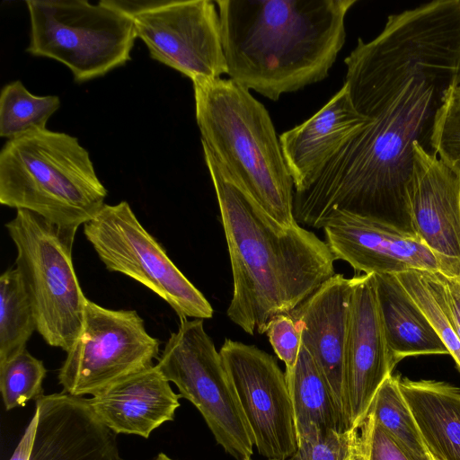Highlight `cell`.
Segmentation results:
<instances>
[{
	"mask_svg": "<svg viewBox=\"0 0 460 460\" xmlns=\"http://www.w3.org/2000/svg\"><path fill=\"white\" fill-rule=\"evenodd\" d=\"M344 62V84L368 122L307 190L295 192V218L318 229L349 213L418 237L409 200L413 146L435 153L436 119L460 85V39L437 52L417 38L376 37L359 42Z\"/></svg>",
	"mask_w": 460,
	"mask_h": 460,
	"instance_id": "6da1fadb",
	"label": "cell"
},
{
	"mask_svg": "<svg viewBox=\"0 0 460 460\" xmlns=\"http://www.w3.org/2000/svg\"><path fill=\"white\" fill-rule=\"evenodd\" d=\"M202 147L231 263L233 296L226 314L248 334H264L275 315L289 314L335 274L336 259L313 232L276 222Z\"/></svg>",
	"mask_w": 460,
	"mask_h": 460,
	"instance_id": "7a4b0ae2",
	"label": "cell"
},
{
	"mask_svg": "<svg viewBox=\"0 0 460 460\" xmlns=\"http://www.w3.org/2000/svg\"><path fill=\"white\" fill-rule=\"evenodd\" d=\"M358 0H217L227 75L272 101L323 80Z\"/></svg>",
	"mask_w": 460,
	"mask_h": 460,
	"instance_id": "3957f363",
	"label": "cell"
},
{
	"mask_svg": "<svg viewBox=\"0 0 460 460\" xmlns=\"http://www.w3.org/2000/svg\"><path fill=\"white\" fill-rule=\"evenodd\" d=\"M192 84L202 145L276 222L297 226L294 182L264 105L230 78Z\"/></svg>",
	"mask_w": 460,
	"mask_h": 460,
	"instance_id": "277c9868",
	"label": "cell"
},
{
	"mask_svg": "<svg viewBox=\"0 0 460 460\" xmlns=\"http://www.w3.org/2000/svg\"><path fill=\"white\" fill-rule=\"evenodd\" d=\"M107 190L78 139L47 128L7 140L0 152V203L78 228L105 205Z\"/></svg>",
	"mask_w": 460,
	"mask_h": 460,
	"instance_id": "5b68a950",
	"label": "cell"
},
{
	"mask_svg": "<svg viewBox=\"0 0 460 460\" xmlns=\"http://www.w3.org/2000/svg\"><path fill=\"white\" fill-rule=\"evenodd\" d=\"M5 228L16 247L15 268L31 299L37 332L47 344L67 352L83 328L88 300L72 258L78 228L23 209L16 210Z\"/></svg>",
	"mask_w": 460,
	"mask_h": 460,
	"instance_id": "8992f818",
	"label": "cell"
},
{
	"mask_svg": "<svg viewBox=\"0 0 460 460\" xmlns=\"http://www.w3.org/2000/svg\"><path fill=\"white\" fill-rule=\"evenodd\" d=\"M31 55L67 66L77 83L103 76L130 60L133 19L108 0H28Z\"/></svg>",
	"mask_w": 460,
	"mask_h": 460,
	"instance_id": "52a82bcc",
	"label": "cell"
},
{
	"mask_svg": "<svg viewBox=\"0 0 460 460\" xmlns=\"http://www.w3.org/2000/svg\"><path fill=\"white\" fill-rule=\"evenodd\" d=\"M157 360L156 367L197 408L224 450L236 460L251 458L252 434L204 320L180 318Z\"/></svg>",
	"mask_w": 460,
	"mask_h": 460,
	"instance_id": "ba28073f",
	"label": "cell"
},
{
	"mask_svg": "<svg viewBox=\"0 0 460 460\" xmlns=\"http://www.w3.org/2000/svg\"><path fill=\"white\" fill-rule=\"evenodd\" d=\"M84 234L110 271L124 274L164 300L180 318L208 319L213 308L138 221L129 204H105Z\"/></svg>",
	"mask_w": 460,
	"mask_h": 460,
	"instance_id": "9c48e42d",
	"label": "cell"
},
{
	"mask_svg": "<svg viewBox=\"0 0 460 460\" xmlns=\"http://www.w3.org/2000/svg\"><path fill=\"white\" fill-rule=\"evenodd\" d=\"M160 341L135 310H112L87 300L83 328L58 374L63 392L95 395L154 367Z\"/></svg>",
	"mask_w": 460,
	"mask_h": 460,
	"instance_id": "30bf717a",
	"label": "cell"
},
{
	"mask_svg": "<svg viewBox=\"0 0 460 460\" xmlns=\"http://www.w3.org/2000/svg\"><path fill=\"white\" fill-rule=\"evenodd\" d=\"M134 22L150 57L192 82L227 74L215 2L110 0Z\"/></svg>",
	"mask_w": 460,
	"mask_h": 460,
	"instance_id": "8fae6325",
	"label": "cell"
},
{
	"mask_svg": "<svg viewBox=\"0 0 460 460\" xmlns=\"http://www.w3.org/2000/svg\"><path fill=\"white\" fill-rule=\"evenodd\" d=\"M219 352L258 453L267 459H290L298 437L285 373L254 345L226 339Z\"/></svg>",
	"mask_w": 460,
	"mask_h": 460,
	"instance_id": "7c38bea8",
	"label": "cell"
},
{
	"mask_svg": "<svg viewBox=\"0 0 460 460\" xmlns=\"http://www.w3.org/2000/svg\"><path fill=\"white\" fill-rule=\"evenodd\" d=\"M351 279L341 402L345 429H359L377 390L395 367L383 331L375 275Z\"/></svg>",
	"mask_w": 460,
	"mask_h": 460,
	"instance_id": "4fadbf2b",
	"label": "cell"
},
{
	"mask_svg": "<svg viewBox=\"0 0 460 460\" xmlns=\"http://www.w3.org/2000/svg\"><path fill=\"white\" fill-rule=\"evenodd\" d=\"M413 151L409 200L416 235L437 258L438 273L460 278V177L436 153L418 143Z\"/></svg>",
	"mask_w": 460,
	"mask_h": 460,
	"instance_id": "5bb4252c",
	"label": "cell"
},
{
	"mask_svg": "<svg viewBox=\"0 0 460 460\" xmlns=\"http://www.w3.org/2000/svg\"><path fill=\"white\" fill-rule=\"evenodd\" d=\"M336 261L364 274H397L419 270L439 272L432 252L418 238L384 223L339 213L323 226Z\"/></svg>",
	"mask_w": 460,
	"mask_h": 460,
	"instance_id": "9a60e30c",
	"label": "cell"
},
{
	"mask_svg": "<svg viewBox=\"0 0 460 460\" xmlns=\"http://www.w3.org/2000/svg\"><path fill=\"white\" fill-rule=\"evenodd\" d=\"M39 419L30 460H121L111 431L86 398L65 392L36 401Z\"/></svg>",
	"mask_w": 460,
	"mask_h": 460,
	"instance_id": "2e32d148",
	"label": "cell"
},
{
	"mask_svg": "<svg viewBox=\"0 0 460 460\" xmlns=\"http://www.w3.org/2000/svg\"><path fill=\"white\" fill-rule=\"evenodd\" d=\"M368 122L342 87L316 113L282 133L279 143L295 192L307 190L341 149Z\"/></svg>",
	"mask_w": 460,
	"mask_h": 460,
	"instance_id": "e0dca14e",
	"label": "cell"
},
{
	"mask_svg": "<svg viewBox=\"0 0 460 460\" xmlns=\"http://www.w3.org/2000/svg\"><path fill=\"white\" fill-rule=\"evenodd\" d=\"M352 279L335 273L288 314L342 411L344 353ZM343 415V414H342Z\"/></svg>",
	"mask_w": 460,
	"mask_h": 460,
	"instance_id": "ac0fdd59",
	"label": "cell"
},
{
	"mask_svg": "<svg viewBox=\"0 0 460 460\" xmlns=\"http://www.w3.org/2000/svg\"><path fill=\"white\" fill-rule=\"evenodd\" d=\"M180 398L155 365L87 401L98 418L115 434L147 438L155 429L173 420Z\"/></svg>",
	"mask_w": 460,
	"mask_h": 460,
	"instance_id": "d6986e66",
	"label": "cell"
},
{
	"mask_svg": "<svg viewBox=\"0 0 460 460\" xmlns=\"http://www.w3.org/2000/svg\"><path fill=\"white\" fill-rule=\"evenodd\" d=\"M383 331L396 366L407 357L449 354L426 314L395 274H374Z\"/></svg>",
	"mask_w": 460,
	"mask_h": 460,
	"instance_id": "ffe728a7",
	"label": "cell"
},
{
	"mask_svg": "<svg viewBox=\"0 0 460 460\" xmlns=\"http://www.w3.org/2000/svg\"><path fill=\"white\" fill-rule=\"evenodd\" d=\"M399 385L429 454L438 460H460V388L407 377H400Z\"/></svg>",
	"mask_w": 460,
	"mask_h": 460,
	"instance_id": "44dd1931",
	"label": "cell"
},
{
	"mask_svg": "<svg viewBox=\"0 0 460 460\" xmlns=\"http://www.w3.org/2000/svg\"><path fill=\"white\" fill-rule=\"evenodd\" d=\"M285 376L297 435L314 428L346 430L341 409L327 380L302 343L296 365Z\"/></svg>",
	"mask_w": 460,
	"mask_h": 460,
	"instance_id": "7402d4cb",
	"label": "cell"
},
{
	"mask_svg": "<svg viewBox=\"0 0 460 460\" xmlns=\"http://www.w3.org/2000/svg\"><path fill=\"white\" fill-rule=\"evenodd\" d=\"M36 318L31 299L16 268L0 276V363L26 349Z\"/></svg>",
	"mask_w": 460,
	"mask_h": 460,
	"instance_id": "603a6c76",
	"label": "cell"
},
{
	"mask_svg": "<svg viewBox=\"0 0 460 460\" xmlns=\"http://www.w3.org/2000/svg\"><path fill=\"white\" fill-rule=\"evenodd\" d=\"M400 376H389L377 390L368 413L412 460H433L400 388Z\"/></svg>",
	"mask_w": 460,
	"mask_h": 460,
	"instance_id": "cb8c5ba5",
	"label": "cell"
},
{
	"mask_svg": "<svg viewBox=\"0 0 460 460\" xmlns=\"http://www.w3.org/2000/svg\"><path fill=\"white\" fill-rule=\"evenodd\" d=\"M57 95L37 96L19 80L5 84L0 94V136L8 140L46 128L58 110Z\"/></svg>",
	"mask_w": 460,
	"mask_h": 460,
	"instance_id": "d4e9b609",
	"label": "cell"
},
{
	"mask_svg": "<svg viewBox=\"0 0 460 460\" xmlns=\"http://www.w3.org/2000/svg\"><path fill=\"white\" fill-rule=\"evenodd\" d=\"M395 275L426 314L460 370V339L450 317L440 273L411 270Z\"/></svg>",
	"mask_w": 460,
	"mask_h": 460,
	"instance_id": "484cf974",
	"label": "cell"
},
{
	"mask_svg": "<svg viewBox=\"0 0 460 460\" xmlns=\"http://www.w3.org/2000/svg\"><path fill=\"white\" fill-rule=\"evenodd\" d=\"M47 369L43 361L32 356L27 349L0 363V391L4 407L10 411L35 402L43 394V380Z\"/></svg>",
	"mask_w": 460,
	"mask_h": 460,
	"instance_id": "4316f807",
	"label": "cell"
},
{
	"mask_svg": "<svg viewBox=\"0 0 460 460\" xmlns=\"http://www.w3.org/2000/svg\"><path fill=\"white\" fill-rule=\"evenodd\" d=\"M297 437L298 447L292 460H358V428L343 431L314 428Z\"/></svg>",
	"mask_w": 460,
	"mask_h": 460,
	"instance_id": "83f0119b",
	"label": "cell"
},
{
	"mask_svg": "<svg viewBox=\"0 0 460 460\" xmlns=\"http://www.w3.org/2000/svg\"><path fill=\"white\" fill-rule=\"evenodd\" d=\"M432 148L438 157L460 177V85L451 90L438 112Z\"/></svg>",
	"mask_w": 460,
	"mask_h": 460,
	"instance_id": "f1b7e54d",
	"label": "cell"
},
{
	"mask_svg": "<svg viewBox=\"0 0 460 460\" xmlns=\"http://www.w3.org/2000/svg\"><path fill=\"white\" fill-rule=\"evenodd\" d=\"M358 429L361 460H412L370 414Z\"/></svg>",
	"mask_w": 460,
	"mask_h": 460,
	"instance_id": "f546056e",
	"label": "cell"
},
{
	"mask_svg": "<svg viewBox=\"0 0 460 460\" xmlns=\"http://www.w3.org/2000/svg\"><path fill=\"white\" fill-rule=\"evenodd\" d=\"M265 334L277 357L285 363L286 370L296 363L300 346L301 332L288 314L275 315L267 324Z\"/></svg>",
	"mask_w": 460,
	"mask_h": 460,
	"instance_id": "4dcf8cb0",
	"label": "cell"
},
{
	"mask_svg": "<svg viewBox=\"0 0 460 460\" xmlns=\"http://www.w3.org/2000/svg\"><path fill=\"white\" fill-rule=\"evenodd\" d=\"M441 278L452 323L460 339V278Z\"/></svg>",
	"mask_w": 460,
	"mask_h": 460,
	"instance_id": "1f68e13d",
	"label": "cell"
},
{
	"mask_svg": "<svg viewBox=\"0 0 460 460\" xmlns=\"http://www.w3.org/2000/svg\"><path fill=\"white\" fill-rule=\"evenodd\" d=\"M38 419L39 414L35 410L34 415L27 426L10 460H30L38 424Z\"/></svg>",
	"mask_w": 460,
	"mask_h": 460,
	"instance_id": "d6a6232c",
	"label": "cell"
},
{
	"mask_svg": "<svg viewBox=\"0 0 460 460\" xmlns=\"http://www.w3.org/2000/svg\"><path fill=\"white\" fill-rule=\"evenodd\" d=\"M155 460H173L164 453H160Z\"/></svg>",
	"mask_w": 460,
	"mask_h": 460,
	"instance_id": "836d02e7",
	"label": "cell"
},
{
	"mask_svg": "<svg viewBox=\"0 0 460 460\" xmlns=\"http://www.w3.org/2000/svg\"><path fill=\"white\" fill-rule=\"evenodd\" d=\"M248 460H252V459L249 458ZM267 460H277V459H267ZM287 460H292V459L290 458V459H287Z\"/></svg>",
	"mask_w": 460,
	"mask_h": 460,
	"instance_id": "e575fe53",
	"label": "cell"
},
{
	"mask_svg": "<svg viewBox=\"0 0 460 460\" xmlns=\"http://www.w3.org/2000/svg\"><path fill=\"white\" fill-rule=\"evenodd\" d=\"M358 460H361V458H360V450H359V456H358Z\"/></svg>",
	"mask_w": 460,
	"mask_h": 460,
	"instance_id": "d590c367",
	"label": "cell"
},
{
	"mask_svg": "<svg viewBox=\"0 0 460 460\" xmlns=\"http://www.w3.org/2000/svg\"><path fill=\"white\" fill-rule=\"evenodd\" d=\"M432 459H433V460H438V459L434 458L433 456H432Z\"/></svg>",
	"mask_w": 460,
	"mask_h": 460,
	"instance_id": "8d00e7d4",
	"label": "cell"
}]
</instances>
